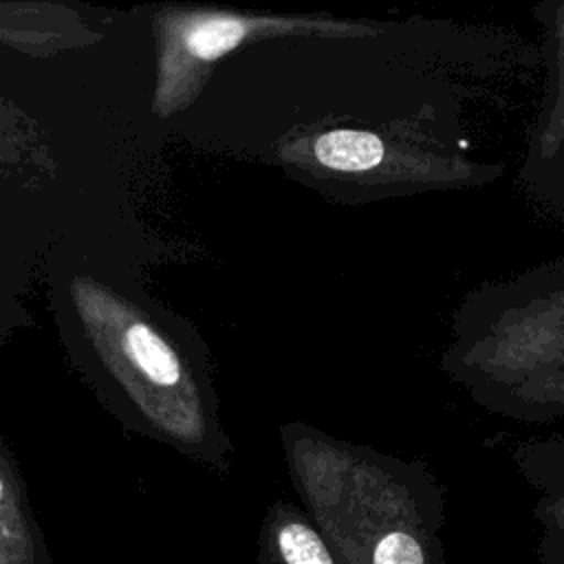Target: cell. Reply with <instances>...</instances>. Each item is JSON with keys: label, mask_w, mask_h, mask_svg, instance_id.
Segmentation results:
<instances>
[{"label": "cell", "mask_w": 564, "mask_h": 564, "mask_svg": "<svg viewBox=\"0 0 564 564\" xmlns=\"http://www.w3.org/2000/svg\"><path fill=\"white\" fill-rule=\"evenodd\" d=\"M375 564H423V551L414 538L390 533L377 544Z\"/></svg>", "instance_id": "5b68a950"}, {"label": "cell", "mask_w": 564, "mask_h": 564, "mask_svg": "<svg viewBox=\"0 0 564 564\" xmlns=\"http://www.w3.org/2000/svg\"><path fill=\"white\" fill-rule=\"evenodd\" d=\"M278 544L286 564H333L322 540L304 524H284L278 535Z\"/></svg>", "instance_id": "277c9868"}, {"label": "cell", "mask_w": 564, "mask_h": 564, "mask_svg": "<svg viewBox=\"0 0 564 564\" xmlns=\"http://www.w3.org/2000/svg\"><path fill=\"white\" fill-rule=\"evenodd\" d=\"M313 152L317 161L339 172H361L375 167L383 156V143L372 132L364 130H330L322 134Z\"/></svg>", "instance_id": "3957f363"}, {"label": "cell", "mask_w": 564, "mask_h": 564, "mask_svg": "<svg viewBox=\"0 0 564 564\" xmlns=\"http://www.w3.org/2000/svg\"><path fill=\"white\" fill-rule=\"evenodd\" d=\"M269 20H247L225 13H176L163 22L156 108L181 106L196 77L223 53L238 46L258 29H273Z\"/></svg>", "instance_id": "7a4b0ae2"}, {"label": "cell", "mask_w": 564, "mask_h": 564, "mask_svg": "<svg viewBox=\"0 0 564 564\" xmlns=\"http://www.w3.org/2000/svg\"><path fill=\"white\" fill-rule=\"evenodd\" d=\"M2 498H4V482L0 480V502H2Z\"/></svg>", "instance_id": "8992f818"}, {"label": "cell", "mask_w": 564, "mask_h": 564, "mask_svg": "<svg viewBox=\"0 0 564 564\" xmlns=\"http://www.w3.org/2000/svg\"><path fill=\"white\" fill-rule=\"evenodd\" d=\"M68 335L108 399L174 436L196 423L194 381L174 335L150 308L126 291L73 273L68 280Z\"/></svg>", "instance_id": "6da1fadb"}]
</instances>
